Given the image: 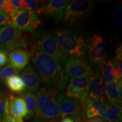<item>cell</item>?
I'll return each instance as SVG.
<instances>
[{
	"label": "cell",
	"mask_w": 122,
	"mask_h": 122,
	"mask_svg": "<svg viewBox=\"0 0 122 122\" xmlns=\"http://www.w3.org/2000/svg\"><path fill=\"white\" fill-rule=\"evenodd\" d=\"M54 36L59 45L68 56L83 59L86 52V42L83 35L69 30L54 31Z\"/></svg>",
	"instance_id": "obj_3"
},
{
	"label": "cell",
	"mask_w": 122,
	"mask_h": 122,
	"mask_svg": "<svg viewBox=\"0 0 122 122\" xmlns=\"http://www.w3.org/2000/svg\"><path fill=\"white\" fill-rule=\"evenodd\" d=\"M0 122H2V120L0 119Z\"/></svg>",
	"instance_id": "obj_37"
},
{
	"label": "cell",
	"mask_w": 122,
	"mask_h": 122,
	"mask_svg": "<svg viewBox=\"0 0 122 122\" xmlns=\"http://www.w3.org/2000/svg\"><path fill=\"white\" fill-rule=\"evenodd\" d=\"M0 36L6 53L15 49L26 48L27 43L23 37L22 32L11 24L0 28Z\"/></svg>",
	"instance_id": "obj_8"
},
{
	"label": "cell",
	"mask_w": 122,
	"mask_h": 122,
	"mask_svg": "<svg viewBox=\"0 0 122 122\" xmlns=\"http://www.w3.org/2000/svg\"><path fill=\"white\" fill-rule=\"evenodd\" d=\"M8 57L10 65L19 71L26 67L31 54L30 51L23 49H15L10 51Z\"/></svg>",
	"instance_id": "obj_13"
},
{
	"label": "cell",
	"mask_w": 122,
	"mask_h": 122,
	"mask_svg": "<svg viewBox=\"0 0 122 122\" xmlns=\"http://www.w3.org/2000/svg\"><path fill=\"white\" fill-rule=\"evenodd\" d=\"M68 2L66 0H51L45 2L41 13H43L46 18L59 20L63 17Z\"/></svg>",
	"instance_id": "obj_11"
},
{
	"label": "cell",
	"mask_w": 122,
	"mask_h": 122,
	"mask_svg": "<svg viewBox=\"0 0 122 122\" xmlns=\"http://www.w3.org/2000/svg\"><path fill=\"white\" fill-rule=\"evenodd\" d=\"M42 122H59V119H50L44 121Z\"/></svg>",
	"instance_id": "obj_35"
},
{
	"label": "cell",
	"mask_w": 122,
	"mask_h": 122,
	"mask_svg": "<svg viewBox=\"0 0 122 122\" xmlns=\"http://www.w3.org/2000/svg\"><path fill=\"white\" fill-rule=\"evenodd\" d=\"M9 101V96H5L0 100V119H2L3 115L5 112L6 110L8 107Z\"/></svg>",
	"instance_id": "obj_25"
},
{
	"label": "cell",
	"mask_w": 122,
	"mask_h": 122,
	"mask_svg": "<svg viewBox=\"0 0 122 122\" xmlns=\"http://www.w3.org/2000/svg\"><path fill=\"white\" fill-rule=\"evenodd\" d=\"M35 95L37 105L32 122L59 119V105L63 98V94L55 89L44 87L40 89Z\"/></svg>",
	"instance_id": "obj_2"
},
{
	"label": "cell",
	"mask_w": 122,
	"mask_h": 122,
	"mask_svg": "<svg viewBox=\"0 0 122 122\" xmlns=\"http://www.w3.org/2000/svg\"><path fill=\"white\" fill-rule=\"evenodd\" d=\"M44 3L37 0H21V8L40 13Z\"/></svg>",
	"instance_id": "obj_22"
},
{
	"label": "cell",
	"mask_w": 122,
	"mask_h": 122,
	"mask_svg": "<svg viewBox=\"0 0 122 122\" xmlns=\"http://www.w3.org/2000/svg\"></svg>",
	"instance_id": "obj_38"
},
{
	"label": "cell",
	"mask_w": 122,
	"mask_h": 122,
	"mask_svg": "<svg viewBox=\"0 0 122 122\" xmlns=\"http://www.w3.org/2000/svg\"><path fill=\"white\" fill-rule=\"evenodd\" d=\"M120 105L108 102L105 118L107 122H122V107Z\"/></svg>",
	"instance_id": "obj_20"
},
{
	"label": "cell",
	"mask_w": 122,
	"mask_h": 122,
	"mask_svg": "<svg viewBox=\"0 0 122 122\" xmlns=\"http://www.w3.org/2000/svg\"><path fill=\"white\" fill-rule=\"evenodd\" d=\"M32 63L44 83L59 90L65 89L68 76L60 61L36 51L32 57Z\"/></svg>",
	"instance_id": "obj_1"
},
{
	"label": "cell",
	"mask_w": 122,
	"mask_h": 122,
	"mask_svg": "<svg viewBox=\"0 0 122 122\" xmlns=\"http://www.w3.org/2000/svg\"><path fill=\"white\" fill-rule=\"evenodd\" d=\"M8 62L9 60L6 53L5 51H0V70L4 67L8 63Z\"/></svg>",
	"instance_id": "obj_28"
},
{
	"label": "cell",
	"mask_w": 122,
	"mask_h": 122,
	"mask_svg": "<svg viewBox=\"0 0 122 122\" xmlns=\"http://www.w3.org/2000/svg\"><path fill=\"white\" fill-rule=\"evenodd\" d=\"M18 71L10 64L3 67L0 70V82L5 81L9 77L18 74Z\"/></svg>",
	"instance_id": "obj_24"
},
{
	"label": "cell",
	"mask_w": 122,
	"mask_h": 122,
	"mask_svg": "<svg viewBox=\"0 0 122 122\" xmlns=\"http://www.w3.org/2000/svg\"><path fill=\"white\" fill-rule=\"evenodd\" d=\"M86 122H107V121L105 118L97 117L89 118L86 120Z\"/></svg>",
	"instance_id": "obj_31"
},
{
	"label": "cell",
	"mask_w": 122,
	"mask_h": 122,
	"mask_svg": "<svg viewBox=\"0 0 122 122\" xmlns=\"http://www.w3.org/2000/svg\"><path fill=\"white\" fill-rule=\"evenodd\" d=\"M104 80L101 71L91 76L89 86L88 98L104 97Z\"/></svg>",
	"instance_id": "obj_16"
},
{
	"label": "cell",
	"mask_w": 122,
	"mask_h": 122,
	"mask_svg": "<svg viewBox=\"0 0 122 122\" xmlns=\"http://www.w3.org/2000/svg\"><path fill=\"white\" fill-rule=\"evenodd\" d=\"M59 122H75L74 119L71 117H65L62 118Z\"/></svg>",
	"instance_id": "obj_33"
},
{
	"label": "cell",
	"mask_w": 122,
	"mask_h": 122,
	"mask_svg": "<svg viewBox=\"0 0 122 122\" xmlns=\"http://www.w3.org/2000/svg\"><path fill=\"white\" fill-rule=\"evenodd\" d=\"M6 0H0V11L6 13Z\"/></svg>",
	"instance_id": "obj_32"
},
{
	"label": "cell",
	"mask_w": 122,
	"mask_h": 122,
	"mask_svg": "<svg viewBox=\"0 0 122 122\" xmlns=\"http://www.w3.org/2000/svg\"><path fill=\"white\" fill-rule=\"evenodd\" d=\"M94 2L89 0H75L68 3L63 15V22L70 26L79 25L93 11Z\"/></svg>",
	"instance_id": "obj_4"
},
{
	"label": "cell",
	"mask_w": 122,
	"mask_h": 122,
	"mask_svg": "<svg viewBox=\"0 0 122 122\" xmlns=\"http://www.w3.org/2000/svg\"><path fill=\"white\" fill-rule=\"evenodd\" d=\"M84 105L70 98H63L59 105V117L63 118L71 116L75 117L83 111Z\"/></svg>",
	"instance_id": "obj_12"
},
{
	"label": "cell",
	"mask_w": 122,
	"mask_h": 122,
	"mask_svg": "<svg viewBox=\"0 0 122 122\" xmlns=\"http://www.w3.org/2000/svg\"><path fill=\"white\" fill-rule=\"evenodd\" d=\"M5 96V94L4 93L0 92V100H1V99H2Z\"/></svg>",
	"instance_id": "obj_36"
},
{
	"label": "cell",
	"mask_w": 122,
	"mask_h": 122,
	"mask_svg": "<svg viewBox=\"0 0 122 122\" xmlns=\"http://www.w3.org/2000/svg\"><path fill=\"white\" fill-rule=\"evenodd\" d=\"M21 78L29 92L38 91L41 84V79L36 69L32 66H28L21 74Z\"/></svg>",
	"instance_id": "obj_14"
},
{
	"label": "cell",
	"mask_w": 122,
	"mask_h": 122,
	"mask_svg": "<svg viewBox=\"0 0 122 122\" xmlns=\"http://www.w3.org/2000/svg\"><path fill=\"white\" fill-rule=\"evenodd\" d=\"M122 79H117L114 81L105 82L104 84V95L110 103L121 104L119 92L122 88Z\"/></svg>",
	"instance_id": "obj_17"
},
{
	"label": "cell",
	"mask_w": 122,
	"mask_h": 122,
	"mask_svg": "<svg viewBox=\"0 0 122 122\" xmlns=\"http://www.w3.org/2000/svg\"><path fill=\"white\" fill-rule=\"evenodd\" d=\"M72 118L74 119L75 122H86L87 120L83 111L75 117H72Z\"/></svg>",
	"instance_id": "obj_30"
},
{
	"label": "cell",
	"mask_w": 122,
	"mask_h": 122,
	"mask_svg": "<svg viewBox=\"0 0 122 122\" xmlns=\"http://www.w3.org/2000/svg\"><path fill=\"white\" fill-rule=\"evenodd\" d=\"M91 76L92 74L81 77H72L70 80L69 85L79 90L88 97L89 86Z\"/></svg>",
	"instance_id": "obj_19"
},
{
	"label": "cell",
	"mask_w": 122,
	"mask_h": 122,
	"mask_svg": "<svg viewBox=\"0 0 122 122\" xmlns=\"http://www.w3.org/2000/svg\"><path fill=\"white\" fill-rule=\"evenodd\" d=\"M11 24V18L8 14L0 11V26H6Z\"/></svg>",
	"instance_id": "obj_26"
},
{
	"label": "cell",
	"mask_w": 122,
	"mask_h": 122,
	"mask_svg": "<svg viewBox=\"0 0 122 122\" xmlns=\"http://www.w3.org/2000/svg\"><path fill=\"white\" fill-rule=\"evenodd\" d=\"M108 102L105 97L100 98H88L84 105L83 112L86 119L93 117L106 118Z\"/></svg>",
	"instance_id": "obj_10"
},
{
	"label": "cell",
	"mask_w": 122,
	"mask_h": 122,
	"mask_svg": "<svg viewBox=\"0 0 122 122\" xmlns=\"http://www.w3.org/2000/svg\"><path fill=\"white\" fill-rule=\"evenodd\" d=\"M87 49L88 57L92 64L101 67L106 62L107 53V45L104 37L99 34L94 35L89 39Z\"/></svg>",
	"instance_id": "obj_6"
},
{
	"label": "cell",
	"mask_w": 122,
	"mask_h": 122,
	"mask_svg": "<svg viewBox=\"0 0 122 122\" xmlns=\"http://www.w3.org/2000/svg\"><path fill=\"white\" fill-rule=\"evenodd\" d=\"M122 8L119 7L115 12L113 18L114 25L118 28L122 27Z\"/></svg>",
	"instance_id": "obj_27"
},
{
	"label": "cell",
	"mask_w": 122,
	"mask_h": 122,
	"mask_svg": "<svg viewBox=\"0 0 122 122\" xmlns=\"http://www.w3.org/2000/svg\"><path fill=\"white\" fill-rule=\"evenodd\" d=\"M11 25L20 31L33 32L40 24L36 13L20 9L11 16Z\"/></svg>",
	"instance_id": "obj_7"
},
{
	"label": "cell",
	"mask_w": 122,
	"mask_h": 122,
	"mask_svg": "<svg viewBox=\"0 0 122 122\" xmlns=\"http://www.w3.org/2000/svg\"><path fill=\"white\" fill-rule=\"evenodd\" d=\"M7 87L14 92L19 93L25 89V86L23 81L19 75H14L9 77L5 81Z\"/></svg>",
	"instance_id": "obj_21"
},
{
	"label": "cell",
	"mask_w": 122,
	"mask_h": 122,
	"mask_svg": "<svg viewBox=\"0 0 122 122\" xmlns=\"http://www.w3.org/2000/svg\"><path fill=\"white\" fill-rule=\"evenodd\" d=\"M8 111L14 119L18 121L22 120L27 113L26 105L23 98L13 95L9 96Z\"/></svg>",
	"instance_id": "obj_15"
},
{
	"label": "cell",
	"mask_w": 122,
	"mask_h": 122,
	"mask_svg": "<svg viewBox=\"0 0 122 122\" xmlns=\"http://www.w3.org/2000/svg\"><path fill=\"white\" fill-rule=\"evenodd\" d=\"M63 68L66 74L72 77H81L92 74V68L87 62L76 58L67 59Z\"/></svg>",
	"instance_id": "obj_9"
},
{
	"label": "cell",
	"mask_w": 122,
	"mask_h": 122,
	"mask_svg": "<svg viewBox=\"0 0 122 122\" xmlns=\"http://www.w3.org/2000/svg\"><path fill=\"white\" fill-rule=\"evenodd\" d=\"M113 60H110L107 62H105L103 65L101 67L102 68V76L105 82L114 81L117 80L112 73V70L113 68Z\"/></svg>",
	"instance_id": "obj_23"
},
{
	"label": "cell",
	"mask_w": 122,
	"mask_h": 122,
	"mask_svg": "<svg viewBox=\"0 0 122 122\" xmlns=\"http://www.w3.org/2000/svg\"><path fill=\"white\" fill-rule=\"evenodd\" d=\"M37 51L48 55L64 62L68 59V56L62 49L54 35L44 32L40 35L36 42Z\"/></svg>",
	"instance_id": "obj_5"
},
{
	"label": "cell",
	"mask_w": 122,
	"mask_h": 122,
	"mask_svg": "<svg viewBox=\"0 0 122 122\" xmlns=\"http://www.w3.org/2000/svg\"><path fill=\"white\" fill-rule=\"evenodd\" d=\"M22 98L25 103L27 113L25 118L26 120L30 119L35 115L36 109L37 100L35 94L30 92H27L22 94Z\"/></svg>",
	"instance_id": "obj_18"
},
{
	"label": "cell",
	"mask_w": 122,
	"mask_h": 122,
	"mask_svg": "<svg viewBox=\"0 0 122 122\" xmlns=\"http://www.w3.org/2000/svg\"><path fill=\"white\" fill-rule=\"evenodd\" d=\"M2 122H24L23 120H20V121H18V120L14 119L12 118L10 114L9 113L8 111V107L6 110L5 112L3 115Z\"/></svg>",
	"instance_id": "obj_29"
},
{
	"label": "cell",
	"mask_w": 122,
	"mask_h": 122,
	"mask_svg": "<svg viewBox=\"0 0 122 122\" xmlns=\"http://www.w3.org/2000/svg\"><path fill=\"white\" fill-rule=\"evenodd\" d=\"M0 51H5L4 44H3L2 41L1 40V36H0Z\"/></svg>",
	"instance_id": "obj_34"
}]
</instances>
